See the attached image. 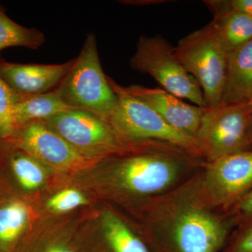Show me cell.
<instances>
[{
  "label": "cell",
  "mask_w": 252,
  "mask_h": 252,
  "mask_svg": "<svg viewBox=\"0 0 252 252\" xmlns=\"http://www.w3.org/2000/svg\"><path fill=\"white\" fill-rule=\"evenodd\" d=\"M4 144L62 170H84L103 160L83 155L43 121L23 126Z\"/></svg>",
  "instance_id": "cell-10"
},
{
  "label": "cell",
  "mask_w": 252,
  "mask_h": 252,
  "mask_svg": "<svg viewBox=\"0 0 252 252\" xmlns=\"http://www.w3.org/2000/svg\"><path fill=\"white\" fill-rule=\"evenodd\" d=\"M108 81L119 99L109 122L124 138L131 142L172 144L200 156L194 137L176 130L147 104L126 93L112 78Z\"/></svg>",
  "instance_id": "cell-5"
},
{
  "label": "cell",
  "mask_w": 252,
  "mask_h": 252,
  "mask_svg": "<svg viewBox=\"0 0 252 252\" xmlns=\"http://www.w3.org/2000/svg\"><path fill=\"white\" fill-rule=\"evenodd\" d=\"M71 109L57 89L44 94H19L14 109V120L18 130L30 123L45 121Z\"/></svg>",
  "instance_id": "cell-15"
},
{
  "label": "cell",
  "mask_w": 252,
  "mask_h": 252,
  "mask_svg": "<svg viewBox=\"0 0 252 252\" xmlns=\"http://www.w3.org/2000/svg\"><path fill=\"white\" fill-rule=\"evenodd\" d=\"M247 104H248L249 108L250 109V111H251L252 113V96L251 97H250V99H249L248 102H246Z\"/></svg>",
  "instance_id": "cell-27"
},
{
  "label": "cell",
  "mask_w": 252,
  "mask_h": 252,
  "mask_svg": "<svg viewBox=\"0 0 252 252\" xmlns=\"http://www.w3.org/2000/svg\"><path fill=\"white\" fill-rule=\"evenodd\" d=\"M252 96V39L228 56L226 81L220 105L245 103Z\"/></svg>",
  "instance_id": "cell-14"
},
{
  "label": "cell",
  "mask_w": 252,
  "mask_h": 252,
  "mask_svg": "<svg viewBox=\"0 0 252 252\" xmlns=\"http://www.w3.org/2000/svg\"><path fill=\"white\" fill-rule=\"evenodd\" d=\"M43 122L87 157L106 159L136 143L124 138L110 123L81 109H69Z\"/></svg>",
  "instance_id": "cell-7"
},
{
  "label": "cell",
  "mask_w": 252,
  "mask_h": 252,
  "mask_svg": "<svg viewBox=\"0 0 252 252\" xmlns=\"http://www.w3.org/2000/svg\"><path fill=\"white\" fill-rule=\"evenodd\" d=\"M249 140H250V146L252 151V113L251 118H250V125H249L248 129Z\"/></svg>",
  "instance_id": "cell-26"
},
{
  "label": "cell",
  "mask_w": 252,
  "mask_h": 252,
  "mask_svg": "<svg viewBox=\"0 0 252 252\" xmlns=\"http://www.w3.org/2000/svg\"><path fill=\"white\" fill-rule=\"evenodd\" d=\"M36 252H77L75 250H73L72 248H68V247L64 246V245H59V244H56V245H49V246L45 247V248L41 249L39 251Z\"/></svg>",
  "instance_id": "cell-25"
},
{
  "label": "cell",
  "mask_w": 252,
  "mask_h": 252,
  "mask_svg": "<svg viewBox=\"0 0 252 252\" xmlns=\"http://www.w3.org/2000/svg\"><path fill=\"white\" fill-rule=\"evenodd\" d=\"M251 115L246 102L205 108L194 137L205 161L252 150L248 136Z\"/></svg>",
  "instance_id": "cell-8"
},
{
  "label": "cell",
  "mask_w": 252,
  "mask_h": 252,
  "mask_svg": "<svg viewBox=\"0 0 252 252\" xmlns=\"http://www.w3.org/2000/svg\"><path fill=\"white\" fill-rule=\"evenodd\" d=\"M212 11L217 9L232 10L243 13L252 17V0H232V1H206Z\"/></svg>",
  "instance_id": "cell-24"
},
{
  "label": "cell",
  "mask_w": 252,
  "mask_h": 252,
  "mask_svg": "<svg viewBox=\"0 0 252 252\" xmlns=\"http://www.w3.org/2000/svg\"><path fill=\"white\" fill-rule=\"evenodd\" d=\"M200 172L170 191L135 205L141 230L156 252H220L233 231L227 215L204 200Z\"/></svg>",
  "instance_id": "cell-1"
},
{
  "label": "cell",
  "mask_w": 252,
  "mask_h": 252,
  "mask_svg": "<svg viewBox=\"0 0 252 252\" xmlns=\"http://www.w3.org/2000/svg\"><path fill=\"white\" fill-rule=\"evenodd\" d=\"M200 189L208 206L229 211L252 189V151L206 162L200 172Z\"/></svg>",
  "instance_id": "cell-9"
},
{
  "label": "cell",
  "mask_w": 252,
  "mask_h": 252,
  "mask_svg": "<svg viewBox=\"0 0 252 252\" xmlns=\"http://www.w3.org/2000/svg\"><path fill=\"white\" fill-rule=\"evenodd\" d=\"M233 229L252 223V189L225 213Z\"/></svg>",
  "instance_id": "cell-23"
},
{
  "label": "cell",
  "mask_w": 252,
  "mask_h": 252,
  "mask_svg": "<svg viewBox=\"0 0 252 252\" xmlns=\"http://www.w3.org/2000/svg\"><path fill=\"white\" fill-rule=\"evenodd\" d=\"M175 51L181 64L200 86L207 108L220 106L226 81L228 55L217 39L212 23L181 39Z\"/></svg>",
  "instance_id": "cell-4"
},
{
  "label": "cell",
  "mask_w": 252,
  "mask_h": 252,
  "mask_svg": "<svg viewBox=\"0 0 252 252\" xmlns=\"http://www.w3.org/2000/svg\"><path fill=\"white\" fill-rule=\"evenodd\" d=\"M56 89L70 108L92 113L108 122L114 115L119 99L104 74L93 33L86 36L80 54Z\"/></svg>",
  "instance_id": "cell-3"
},
{
  "label": "cell",
  "mask_w": 252,
  "mask_h": 252,
  "mask_svg": "<svg viewBox=\"0 0 252 252\" xmlns=\"http://www.w3.org/2000/svg\"><path fill=\"white\" fill-rule=\"evenodd\" d=\"M12 149L14 151L9 154L8 165L16 185L23 190H35L40 187L45 180L42 167L29 154Z\"/></svg>",
  "instance_id": "cell-18"
},
{
  "label": "cell",
  "mask_w": 252,
  "mask_h": 252,
  "mask_svg": "<svg viewBox=\"0 0 252 252\" xmlns=\"http://www.w3.org/2000/svg\"><path fill=\"white\" fill-rule=\"evenodd\" d=\"M44 42L45 36L41 32L15 23L0 8V51L14 46L36 49Z\"/></svg>",
  "instance_id": "cell-19"
},
{
  "label": "cell",
  "mask_w": 252,
  "mask_h": 252,
  "mask_svg": "<svg viewBox=\"0 0 252 252\" xmlns=\"http://www.w3.org/2000/svg\"><path fill=\"white\" fill-rule=\"evenodd\" d=\"M212 21L220 46L229 55L252 39V17L232 10L217 9Z\"/></svg>",
  "instance_id": "cell-16"
},
{
  "label": "cell",
  "mask_w": 252,
  "mask_h": 252,
  "mask_svg": "<svg viewBox=\"0 0 252 252\" xmlns=\"http://www.w3.org/2000/svg\"><path fill=\"white\" fill-rule=\"evenodd\" d=\"M101 225L103 252H156L141 228L135 229L114 210L104 212Z\"/></svg>",
  "instance_id": "cell-13"
},
{
  "label": "cell",
  "mask_w": 252,
  "mask_h": 252,
  "mask_svg": "<svg viewBox=\"0 0 252 252\" xmlns=\"http://www.w3.org/2000/svg\"><path fill=\"white\" fill-rule=\"evenodd\" d=\"M122 88L126 93L153 109L176 130L195 137L205 108L185 103L162 89H150L140 85Z\"/></svg>",
  "instance_id": "cell-11"
},
{
  "label": "cell",
  "mask_w": 252,
  "mask_h": 252,
  "mask_svg": "<svg viewBox=\"0 0 252 252\" xmlns=\"http://www.w3.org/2000/svg\"><path fill=\"white\" fill-rule=\"evenodd\" d=\"M130 63L134 70L152 76L164 90L207 108L200 86L177 59L175 48L162 36H141Z\"/></svg>",
  "instance_id": "cell-6"
},
{
  "label": "cell",
  "mask_w": 252,
  "mask_h": 252,
  "mask_svg": "<svg viewBox=\"0 0 252 252\" xmlns=\"http://www.w3.org/2000/svg\"><path fill=\"white\" fill-rule=\"evenodd\" d=\"M74 59L58 64H18L0 61V77L18 94L49 92L69 72Z\"/></svg>",
  "instance_id": "cell-12"
},
{
  "label": "cell",
  "mask_w": 252,
  "mask_h": 252,
  "mask_svg": "<svg viewBox=\"0 0 252 252\" xmlns=\"http://www.w3.org/2000/svg\"><path fill=\"white\" fill-rule=\"evenodd\" d=\"M31 210L22 199L8 198L0 203V252H14L30 222Z\"/></svg>",
  "instance_id": "cell-17"
},
{
  "label": "cell",
  "mask_w": 252,
  "mask_h": 252,
  "mask_svg": "<svg viewBox=\"0 0 252 252\" xmlns=\"http://www.w3.org/2000/svg\"><path fill=\"white\" fill-rule=\"evenodd\" d=\"M87 203V200L81 192L69 189L56 193L49 199L47 207L53 212L63 213L72 211Z\"/></svg>",
  "instance_id": "cell-21"
},
{
  "label": "cell",
  "mask_w": 252,
  "mask_h": 252,
  "mask_svg": "<svg viewBox=\"0 0 252 252\" xmlns=\"http://www.w3.org/2000/svg\"><path fill=\"white\" fill-rule=\"evenodd\" d=\"M111 158L109 186L116 196L135 205L182 185L206 163L198 154L158 142H139Z\"/></svg>",
  "instance_id": "cell-2"
},
{
  "label": "cell",
  "mask_w": 252,
  "mask_h": 252,
  "mask_svg": "<svg viewBox=\"0 0 252 252\" xmlns=\"http://www.w3.org/2000/svg\"><path fill=\"white\" fill-rule=\"evenodd\" d=\"M19 94L15 92L0 77V142H7L18 131L14 109Z\"/></svg>",
  "instance_id": "cell-20"
},
{
  "label": "cell",
  "mask_w": 252,
  "mask_h": 252,
  "mask_svg": "<svg viewBox=\"0 0 252 252\" xmlns=\"http://www.w3.org/2000/svg\"><path fill=\"white\" fill-rule=\"evenodd\" d=\"M220 252H252V223L234 228Z\"/></svg>",
  "instance_id": "cell-22"
}]
</instances>
